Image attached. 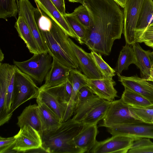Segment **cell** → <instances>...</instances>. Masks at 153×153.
Listing matches in <instances>:
<instances>
[{"instance_id":"ac0fdd59","label":"cell","mask_w":153,"mask_h":153,"mask_svg":"<svg viewBox=\"0 0 153 153\" xmlns=\"http://www.w3.org/2000/svg\"><path fill=\"white\" fill-rule=\"evenodd\" d=\"M37 6L45 13L54 21L69 36L77 40L78 38L71 28L64 17L59 12L51 0H34Z\"/></svg>"},{"instance_id":"44dd1931","label":"cell","mask_w":153,"mask_h":153,"mask_svg":"<svg viewBox=\"0 0 153 153\" xmlns=\"http://www.w3.org/2000/svg\"><path fill=\"white\" fill-rule=\"evenodd\" d=\"M45 103L58 117L62 122L67 104L60 101L57 97L48 89H40L36 102Z\"/></svg>"},{"instance_id":"5b68a950","label":"cell","mask_w":153,"mask_h":153,"mask_svg":"<svg viewBox=\"0 0 153 153\" xmlns=\"http://www.w3.org/2000/svg\"><path fill=\"white\" fill-rule=\"evenodd\" d=\"M40 91L34 80L16 67L14 89L11 106L9 112L11 118L13 112L19 106L31 99L37 98Z\"/></svg>"},{"instance_id":"f1b7e54d","label":"cell","mask_w":153,"mask_h":153,"mask_svg":"<svg viewBox=\"0 0 153 153\" xmlns=\"http://www.w3.org/2000/svg\"><path fill=\"white\" fill-rule=\"evenodd\" d=\"M46 89L52 92L60 101L68 104L72 94V86L68 78L65 82L61 84Z\"/></svg>"},{"instance_id":"4316f807","label":"cell","mask_w":153,"mask_h":153,"mask_svg":"<svg viewBox=\"0 0 153 153\" xmlns=\"http://www.w3.org/2000/svg\"><path fill=\"white\" fill-rule=\"evenodd\" d=\"M63 16L71 28L77 36L78 42L81 45L85 44L88 37L87 28L72 13H66Z\"/></svg>"},{"instance_id":"83f0119b","label":"cell","mask_w":153,"mask_h":153,"mask_svg":"<svg viewBox=\"0 0 153 153\" xmlns=\"http://www.w3.org/2000/svg\"><path fill=\"white\" fill-rule=\"evenodd\" d=\"M121 99L126 104L130 106L147 107L152 105L148 99L132 90L124 87Z\"/></svg>"},{"instance_id":"f35d334b","label":"cell","mask_w":153,"mask_h":153,"mask_svg":"<svg viewBox=\"0 0 153 153\" xmlns=\"http://www.w3.org/2000/svg\"><path fill=\"white\" fill-rule=\"evenodd\" d=\"M60 13L64 16L66 13L64 0H51Z\"/></svg>"},{"instance_id":"b9f144b4","label":"cell","mask_w":153,"mask_h":153,"mask_svg":"<svg viewBox=\"0 0 153 153\" xmlns=\"http://www.w3.org/2000/svg\"><path fill=\"white\" fill-rule=\"evenodd\" d=\"M147 46L153 49V40L144 42Z\"/></svg>"},{"instance_id":"74e56055","label":"cell","mask_w":153,"mask_h":153,"mask_svg":"<svg viewBox=\"0 0 153 153\" xmlns=\"http://www.w3.org/2000/svg\"><path fill=\"white\" fill-rule=\"evenodd\" d=\"M128 153H153V144L147 146L135 149H130Z\"/></svg>"},{"instance_id":"8fae6325","label":"cell","mask_w":153,"mask_h":153,"mask_svg":"<svg viewBox=\"0 0 153 153\" xmlns=\"http://www.w3.org/2000/svg\"><path fill=\"white\" fill-rule=\"evenodd\" d=\"M15 136L16 141L12 149L16 152H25L41 148L42 137L39 133L30 125H25L20 128Z\"/></svg>"},{"instance_id":"c3c4849f","label":"cell","mask_w":153,"mask_h":153,"mask_svg":"<svg viewBox=\"0 0 153 153\" xmlns=\"http://www.w3.org/2000/svg\"><path fill=\"white\" fill-rule=\"evenodd\" d=\"M152 1H153V0H152Z\"/></svg>"},{"instance_id":"ffe728a7","label":"cell","mask_w":153,"mask_h":153,"mask_svg":"<svg viewBox=\"0 0 153 153\" xmlns=\"http://www.w3.org/2000/svg\"><path fill=\"white\" fill-rule=\"evenodd\" d=\"M97 124L84 125L74 138L75 145L84 153H89L95 144L98 133Z\"/></svg>"},{"instance_id":"7a4b0ae2","label":"cell","mask_w":153,"mask_h":153,"mask_svg":"<svg viewBox=\"0 0 153 153\" xmlns=\"http://www.w3.org/2000/svg\"><path fill=\"white\" fill-rule=\"evenodd\" d=\"M84 125L70 119L62 123L56 130L42 136L41 149L52 153H84L75 144L74 138Z\"/></svg>"},{"instance_id":"603a6c76","label":"cell","mask_w":153,"mask_h":153,"mask_svg":"<svg viewBox=\"0 0 153 153\" xmlns=\"http://www.w3.org/2000/svg\"><path fill=\"white\" fill-rule=\"evenodd\" d=\"M153 15L152 0H143L136 26L135 32L136 42L152 22Z\"/></svg>"},{"instance_id":"d4e9b609","label":"cell","mask_w":153,"mask_h":153,"mask_svg":"<svg viewBox=\"0 0 153 153\" xmlns=\"http://www.w3.org/2000/svg\"><path fill=\"white\" fill-rule=\"evenodd\" d=\"M37 105H30L26 107L18 117L17 125L20 128L29 125L42 134L41 125L37 113Z\"/></svg>"},{"instance_id":"d590c367","label":"cell","mask_w":153,"mask_h":153,"mask_svg":"<svg viewBox=\"0 0 153 153\" xmlns=\"http://www.w3.org/2000/svg\"><path fill=\"white\" fill-rule=\"evenodd\" d=\"M153 40V21L149 25L137 41L138 43L145 42Z\"/></svg>"},{"instance_id":"3957f363","label":"cell","mask_w":153,"mask_h":153,"mask_svg":"<svg viewBox=\"0 0 153 153\" xmlns=\"http://www.w3.org/2000/svg\"><path fill=\"white\" fill-rule=\"evenodd\" d=\"M39 30L48 52L53 58L71 69L79 68L69 42V36L58 24L52 19L51 24L47 30Z\"/></svg>"},{"instance_id":"ba28073f","label":"cell","mask_w":153,"mask_h":153,"mask_svg":"<svg viewBox=\"0 0 153 153\" xmlns=\"http://www.w3.org/2000/svg\"><path fill=\"white\" fill-rule=\"evenodd\" d=\"M143 0H128L123 8V33L126 43L136 42L135 32L140 11Z\"/></svg>"},{"instance_id":"4dcf8cb0","label":"cell","mask_w":153,"mask_h":153,"mask_svg":"<svg viewBox=\"0 0 153 153\" xmlns=\"http://www.w3.org/2000/svg\"><path fill=\"white\" fill-rule=\"evenodd\" d=\"M19 12L16 0H0V18L7 21V19L16 18Z\"/></svg>"},{"instance_id":"f6af8a7d","label":"cell","mask_w":153,"mask_h":153,"mask_svg":"<svg viewBox=\"0 0 153 153\" xmlns=\"http://www.w3.org/2000/svg\"><path fill=\"white\" fill-rule=\"evenodd\" d=\"M150 55L152 62V67H153V51L152 52H151Z\"/></svg>"},{"instance_id":"9c48e42d","label":"cell","mask_w":153,"mask_h":153,"mask_svg":"<svg viewBox=\"0 0 153 153\" xmlns=\"http://www.w3.org/2000/svg\"><path fill=\"white\" fill-rule=\"evenodd\" d=\"M138 139L139 138L125 135L112 136L111 137L103 141H97L89 152L128 153L134 141Z\"/></svg>"},{"instance_id":"d6986e66","label":"cell","mask_w":153,"mask_h":153,"mask_svg":"<svg viewBox=\"0 0 153 153\" xmlns=\"http://www.w3.org/2000/svg\"><path fill=\"white\" fill-rule=\"evenodd\" d=\"M37 103V113L41 125L42 136L56 129L62 123L54 113L45 103L40 102Z\"/></svg>"},{"instance_id":"484cf974","label":"cell","mask_w":153,"mask_h":153,"mask_svg":"<svg viewBox=\"0 0 153 153\" xmlns=\"http://www.w3.org/2000/svg\"><path fill=\"white\" fill-rule=\"evenodd\" d=\"M136 58L132 45L126 43L120 51L115 69L117 74H120L123 70H127L132 64H135Z\"/></svg>"},{"instance_id":"f546056e","label":"cell","mask_w":153,"mask_h":153,"mask_svg":"<svg viewBox=\"0 0 153 153\" xmlns=\"http://www.w3.org/2000/svg\"><path fill=\"white\" fill-rule=\"evenodd\" d=\"M129 108L136 119L146 123H152L153 104L147 107L129 105Z\"/></svg>"},{"instance_id":"e575fe53","label":"cell","mask_w":153,"mask_h":153,"mask_svg":"<svg viewBox=\"0 0 153 153\" xmlns=\"http://www.w3.org/2000/svg\"><path fill=\"white\" fill-rule=\"evenodd\" d=\"M16 141L15 136L7 138L0 137V153H7L12 149Z\"/></svg>"},{"instance_id":"e0dca14e","label":"cell","mask_w":153,"mask_h":153,"mask_svg":"<svg viewBox=\"0 0 153 153\" xmlns=\"http://www.w3.org/2000/svg\"><path fill=\"white\" fill-rule=\"evenodd\" d=\"M71 69L53 58L52 67L40 89H45L65 82L68 78Z\"/></svg>"},{"instance_id":"7bdbcfd3","label":"cell","mask_w":153,"mask_h":153,"mask_svg":"<svg viewBox=\"0 0 153 153\" xmlns=\"http://www.w3.org/2000/svg\"><path fill=\"white\" fill-rule=\"evenodd\" d=\"M4 59V55L3 52H2L1 50L0 49V63Z\"/></svg>"},{"instance_id":"d6a6232c","label":"cell","mask_w":153,"mask_h":153,"mask_svg":"<svg viewBox=\"0 0 153 153\" xmlns=\"http://www.w3.org/2000/svg\"><path fill=\"white\" fill-rule=\"evenodd\" d=\"M72 13L87 28L90 25L91 19L90 14L86 7L83 4L76 8Z\"/></svg>"},{"instance_id":"277c9868","label":"cell","mask_w":153,"mask_h":153,"mask_svg":"<svg viewBox=\"0 0 153 153\" xmlns=\"http://www.w3.org/2000/svg\"><path fill=\"white\" fill-rule=\"evenodd\" d=\"M111 102L94 94L75 109L72 119L84 125L97 124L105 117Z\"/></svg>"},{"instance_id":"9a60e30c","label":"cell","mask_w":153,"mask_h":153,"mask_svg":"<svg viewBox=\"0 0 153 153\" xmlns=\"http://www.w3.org/2000/svg\"><path fill=\"white\" fill-rule=\"evenodd\" d=\"M86 85L99 97L111 102L118 97L114 88L115 82L112 78L90 79L86 78Z\"/></svg>"},{"instance_id":"836d02e7","label":"cell","mask_w":153,"mask_h":153,"mask_svg":"<svg viewBox=\"0 0 153 153\" xmlns=\"http://www.w3.org/2000/svg\"><path fill=\"white\" fill-rule=\"evenodd\" d=\"M94 94L87 86L85 85L82 87L78 91L76 96L75 109Z\"/></svg>"},{"instance_id":"5bb4252c","label":"cell","mask_w":153,"mask_h":153,"mask_svg":"<svg viewBox=\"0 0 153 153\" xmlns=\"http://www.w3.org/2000/svg\"><path fill=\"white\" fill-rule=\"evenodd\" d=\"M68 39L71 46L78 61L79 67L84 74L90 79L102 78V75L90 53L84 51L70 38Z\"/></svg>"},{"instance_id":"7c38bea8","label":"cell","mask_w":153,"mask_h":153,"mask_svg":"<svg viewBox=\"0 0 153 153\" xmlns=\"http://www.w3.org/2000/svg\"><path fill=\"white\" fill-rule=\"evenodd\" d=\"M17 3L19 15L24 19L28 25L41 52H48L45 41L36 22L35 8L29 0H19Z\"/></svg>"},{"instance_id":"8992f818","label":"cell","mask_w":153,"mask_h":153,"mask_svg":"<svg viewBox=\"0 0 153 153\" xmlns=\"http://www.w3.org/2000/svg\"><path fill=\"white\" fill-rule=\"evenodd\" d=\"M53 57L48 52L34 54L30 59L22 62L13 60V63L22 71L41 84L51 69Z\"/></svg>"},{"instance_id":"6da1fadb","label":"cell","mask_w":153,"mask_h":153,"mask_svg":"<svg viewBox=\"0 0 153 153\" xmlns=\"http://www.w3.org/2000/svg\"><path fill=\"white\" fill-rule=\"evenodd\" d=\"M91 19L85 44L102 55L110 54L114 41L123 33V12L114 0H83Z\"/></svg>"},{"instance_id":"8d00e7d4","label":"cell","mask_w":153,"mask_h":153,"mask_svg":"<svg viewBox=\"0 0 153 153\" xmlns=\"http://www.w3.org/2000/svg\"><path fill=\"white\" fill-rule=\"evenodd\" d=\"M150 139L149 138L142 137L134 140L130 149L141 148L153 144V143Z\"/></svg>"},{"instance_id":"2e32d148","label":"cell","mask_w":153,"mask_h":153,"mask_svg":"<svg viewBox=\"0 0 153 153\" xmlns=\"http://www.w3.org/2000/svg\"><path fill=\"white\" fill-rule=\"evenodd\" d=\"M117 75L118 81L124 87L141 95L153 104V88L149 81L137 75L125 76L120 74Z\"/></svg>"},{"instance_id":"ee69618b","label":"cell","mask_w":153,"mask_h":153,"mask_svg":"<svg viewBox=\"0 0 153 153\" xmlns=\"http://www.w3.org/2000/svg\"><path fill=\"white\" fill-rule=\"evenodd\" d=\"M69 1L72 2L80 3L82 4L83 0H68Z\"/></svg>"},{"instance_id":"30bf717a","label":"cell","mask_w":153,"mask_h":153,"mask_svg":"<svg viewBox=\"0 0 153 153\" xmlns=\"http://www.w3.org/2000/svg\"><path fill=\"white\" fill-rule=\"evenodd\" d=\"M14 65L7 63L0 64V125L7 122L10 119L7 107V88L14 78L16 69Z\"/></svg>"},{"instance_id":"bcb514c9","label":"cell","mask_w":153,"mask_h":153,"mask_svg":"<svg viewBox=\"0 0 153 153\" xmlns=\"http://www.w3.org/2000/svg\"><path fill=\"white\" fill-rule=\"evenodd\" d=\"M150 85L152 87V88H153V82H149Z\"/></svg>"},{"instance_id":"4fadbf2b","label":"cell","mask_w":153,"mask_h":153,"mask_svg":"<svg viewBox=\"0 0 153 153\" xmlns=\"http://www.w3.org/2000/svg\"><path fill=\"white\" fill-rule=\"evenodd\" d=\"M112 135H122L139 138L153 139V124L143 122L116 125L108 128Z\"/></svg>"},{"instance_id":"1f68e13d","label":"cell","mask_w":153,"mask_h":153,"mask_svg":"<svg viewBox=\"0 0 153 153\" xmlns=\"http://www.w3.org/2000/svg\"><path fill=\"white\" fill-rule=\"evenodd\" d=\"M90 54L97 67L101 73L103 78H112L115 75V69L112 68L103 60L100 54L92 51Z\"/></svg>"},{"instance_id":"ab89813d","label":"cell","mask_w":153,"mask_h":153,"mask_svg":"<svg viewBox=\"0 0 153 153\" xmlns=\"http://www.w3.org/2000/svg\"><path fill=\"white\" fill-rule=\"evenodd\" d=\"M120 6L123 8L125 7L126 4L128 0H114Z\"/></svg>"},{"instance_id":"cb8c5ba5","label":"cell","mask_w":153,"mask_h":153,"mask_svg":"<svg viewBox=\"0 0 153 153\" xmlns=\"http://www.w3.org/2000/svg\"><path fill=\"white\" fill-rule=\"evenodd\" d=\"M132 46L136 59L135 65L140 69L142 78L146 80L152 67L150 55L151 51L143 50L138 42L134 43Z\"/></svg>"},{"instance_id":"52a82bcc","label":"cell","mask_w":153,"mask_h":153,"mask_svg":"<svg viewBox=\"0 0 153 153\" xmlns=\"http://www.w3.org/2000/svg\"><path fill=\"white\" fill-rule=\"evenodd\" d=\"M143 122L136 119L121 99L111 102L100 126L107 128L116 125Z\"/></svg>"},{"instance_id":"7402d4cb","label":"cell","mask_w":153,"mask_h":153,"mask_svg":"<svg viewBox=\"0 0 153 153\" xmlns=\"http://www.w3.org/2000/svg\"><path fill=\"white\" fill-rule=\"evenodd\" d=\"M14 27L19 36L24 41L30 53L34 54L41 52L28 25L20 15H19Z\"/></svg>"},{"instance_id":"60d3db41","label":"cell","mask_w":153,"mask_h":153,"mask_svg":"<svg viewBox=\"0 0 153 153\" xmlns=\"http://www.w3.org/2000/svg\"><path fill=\"white\" fill-rule=\"evenodd\" d=\"M146 80L149 82H153V67L150 70L149 76Z\"/></svg>"},{"instance_id":"7dc6e473","label":"cell","mask_w":153,"mask_h":153,"mask_svg":"<svg viewBox=\"0 0 153 153\" xmlns=\"http://www.w3.org/2000/svg\"><path fill=\"white\" fill-rule=\"evenodd\" d=\"M152 21H153V16H152Z\"/></svg>"}]
</instances>
